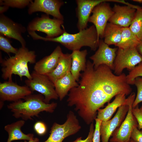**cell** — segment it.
<instances>
[{"label": "cell", "instance_id": "obj_1", "mask_svg": "<svg viewBox=\"0 0 142 142\" xmlns=\"http://www.w3.org/2000/svg\"><path fill=\"white\" fill-rule=\"evenodd\" d=\"M30 34L34 39L59 43L72 51L80 50L84 46L88 47L91 50L95 51L98 46L97 32L94 25L75 34H70L65 31L61 35L53 38L42 37L35 32H31Z\"/></svg>", "mask_w": 142, "mask_h": 142}, {"label": "cell", "instance_id": "obj_2", "mask_svg": "<svg viewBox=\"0 0 142 142\" xmlns=\"http://www.w3.org/2000/svg\"><path fill=\"white\" fill-rule=\"evenodd\" d=\"M23 100H19L7 105V108L13 113L16 118H21L24 120L32 119V117H38L41 112L52 113L57 106L54 102L47 104L44 101V97L41 94H32L26 96Z\"/></svg>", "mask_w": 142, "mask_h": 142}, {"label": "cell", "instance_id": "obj_3", "mask_svg": "<svg viewBox=\"0 0 142 142\" xmlns=\"http://www.w3.org/2000/svg\"><path fill=\"white\" fill-rule=\"evenodd\" d=\"M36 55L34 51L29 50L26 47L19 48L14 56L0 59L2 67V77L4 80L13 81L12 75H18L21 80L25 76L28 79L32 78L29 71L28 64L36 63Z\"/></svg>", "mask_w": 142, "mask_h": 142}, {"label": "cell", "instance_id": "obj_4", "mask_svg": "<svg viewBox=\"0 0 142 142\" xmlns=\"http://www.w3.org/2000/svg\"><path fill=\"white\" fill-rule=\"evenodd\" d=\"M81 128L76 116L73 111L70 110L63 124H59L56 122L53 124L49 137L43 142H62L66 138L77 133Z\"/></svg>", "mask_w": 142, "mask_h": 142}, {"label": "cell", "instance_id": "obj_5", "mask_svg": "<svg viewBox=\"0 0 142 142\" xmlns=\"http://www.w3.org/2000/svg\"><path fill=\"white\" fill-rule=\"evenodd\" d=\"M63 23V20L52 19L48 15L43 14L32 20L28 24L27 30L28 32H41L46 34V38H53L61 35L65 31L64 27L63 29L61 28Z\"/></svg>", "mask_w": 142, "mask_h": 142}, {"label": "cell", "instance_id": "obj_6", "mask_svg": "<svg viewBox=\"0 0 142 142\" xmlns=\"http://www.w3.org/2000/svg\"><path fill=\"white\" fill-rule=\"evenodd\" d=\"M32 78L25 81L26 85L33 92L37 91L44 97V101L50 103L52 99L57 100L58 96L55 91L54 83L46 75L40 74L33 71L31 74Z\"/></svg>", "mask_w": 142, "mask_h": 142}, {"label": "cell", "instance_id": "obj_7", "mask_svg": "<svg viewBox=\"0 0 142 142\" xmlns=\"http://www.w3.org/2000/svg\"><path fill=\"white\" fill-rule=\"evenodd\" d=\"M142 62V56L136 48L126 49L118 48L114 63V74L120 75L127 69L130 71Z\"/></svg>", "mask_w": 142, "mask_h": 142}, {"label": "cell", "instance_id": "obj_8", "mask_svg": "<svg viewBox=\"0 0 142 142\" xmlns=\"http://www.w3.org/2000/svg\"><path fill=\"white\" fill-rule=\"evenodd\" d=\"M129 96L128 111L123 121L112 134L110 139V142H129L133 129L135 127H138L137 120L132 111V105L135 98V93L132 92Z\"/></svg>", "mask_w": 142, "mask_h": 142}, {"label": "cell", "instance_id": "obj_9", "mask_svg": "<svg viewBox=\"0 0 142 142\" xmlns=\"http://www.w3.org/2000/svg\"><path fill=\"white\" fill-rule=\"evenodd\" d=\"M88 22L93 24L97 30L98 39L103 38V33L107 22L113 13L109 4L107 2H102L93 9Z\"/></svg>", "mask_w": 142, "mask_h": 142}, {"label": "cell", "instance_id": "obj_10", "mask_svg": "<svg viewBox=\"0 0 142 142\" xmlns=\"http://www.w3.org/2000/svg\"><path fill=\"white\" fill-rule=\"evenodd\" d=\"M76 8L78 21L77 27L79 31L87 28L88 19L94 8L98 4L104 2H112L125 4L122 0H77Z\"/></svg>", "mask_w": 142, "mask_h": 142}, {"label": "cell", "instance_id": "obj_11", "mask_svg": "<svg viewBox=\"0 0 142 142\" xmlns=\"http://www.w3.org/2000/svg\"><path fill=\"white\" fill-rule=\"evenodd\" d=\"M32 92L26 85L20 86L8 81L0 83V101L15 102L23 99Z\"/></svg>", "mask_w": 142, "mask_h": 142}, {"label": "cell", "instance_id": "obj_12", "mask_svg": "<svg viewBox=\"0 0 142 142\" xmlns=\"http://www.w3.org/2000/svg\"><path fill=\"white\" fill-rule=\"evenodd\" d=\"M118 108L117 111L111 119L106 121H102L100 128L102 142H108L110 137L116 128L124 120L129 110V103Z\"/></svg>", "mask_w": 142, "mask_h": 142}, {"label": "cell", "instance_id": "obj_13", "mask_svg": "<svg viewBox=\"0 0 142 142\" xmlns=\"http://www.w3.org/2000/svg\"><path fill=\"white\" fill-rule=\"evenodd\" d=\"M98 47L95 53L89 58L93 61L94 68L105 65L113 70L114 62L118 48L110 47L102 39L99 40Z\"/></svg>", "mask_w": 142, "mask_h": 142}, {"label": "cell", "instance_id": "obj_14", "mask_svg": "<svg viewBox=\"0 0 142 142\" xmlns=\"http://www.w3.org/2000/svg\"><path fill=\"white\" fill-rule=\"evenodd\" d=\"M64 3L63 1L59 0H35L28 6V13L31 14L36 12H42L54 18L63 20L60 9Z\"/></svg>", "mask_w": 142, "mask_h": 142}, {"label": "cell", "instance_id": "obj_15", "mask_svg": "<svg viewBox=\"0 0 142 142\" xmlns=\"http://www.w3.org/2000/svg\"><path fill=\"white\" fill-rule=\"evenodd\" d=\"M26 31L22 24L13 21L2 14L0 16V34L7 37L19 41L22 47H26V42L22 36Z\"/></svg>", "mask_w": 142, "mask_h": 142}, {"label": "cell", "instance_id": "obj_16", "mask_svg": "<svg viewBox=\"0 0 142 142\" xmlns=\"http://www.w3.org/2000/svg\"><path fill=\"white\" fill-rule=\"evenodd\" d=\"M113 13L108 22L122 27H129L134 17L136 9L128 6L115 4L112 8Z\"/></svg>", "mask_w": 142, "mask_h": 142}, {"label": "cell", "instance_id": "obj_17", "mask_svg": "<svg viewBox=\"0 0 142 142\" xmlns=\"http://www.w3.org/2000/svg\"><path fill=\"white\" fill-rule=\"evenodd\" d=\"M62 53L60 47L57 46L50 55L35 63L34 71L37 73L45 75L51 72L57 66L59 57Z\"/></svg>", "mask_w": 142, "mask_h": 142}, {"label": "cell", "instance_id": "obj_18", "mask_svg": "<svg viewBox=\"0 0 142 142\" xmlns=\"http://www.w3.org/2000/svg\"><path fill=\"white\" fill-rule=\"evenodd\" d=\"M126 96L124 93L116 95L114 100L111 103H108L104 108L98 110L97 118L103 121L110 120L118 108L128 103L129 97L126 98Z\"/></svg>", "mask_w": 142, "mask_h": 142}, {"label": "cell", "instance_id": "obj_19", "mask_svg": "<svg viewBox=\"0 0 142 142\" xmlns=\"http://www.w3.org/2000/svg\"><path fill=\"white\" fill-rule=\"evenodd\" d=\"M71 54L64 53L60 56L57 66L51 72L46 74L54 83L58 79L70 72L72 66Z\"/></svg>", "mask_w": 142, "mask_h": 142}, {"label": "cell", "instance_id": "obj_20", "mask_svg": "<svg viewBox=\"0 0 142 142\" xmlns=\"http://www.w3.org/2000/svg\"><path fill=\"white\" fill-rule=\"evenodd\" d=\"M87 54L86 49L82 51L73 50L71 53L72 63L70 72L77 82L80 80L81 74L80 72H83L86 69L87 61L86 58Z\"/></svg>", "mask_w": 142, "mask_h": 142}, {"label": "cell", "instance_id": "obj_21", "mask_svg": "<svg viewBox=\"0 0 142 142\" xmlns=\"http://www.w3.org/2000/svg\"><path fill=\"white\" fill-rule=\"evenodd\" d=\"M77 82L70 72L55 82V89L60 101L68 94L70 89L78 86Z\"/></svg>", "mask_w": 142, "mask_h": 142}, {"label": "cell", "instance_id": "obj_22", "mask_svg": "<svg viewBox=\"0 0 142 142\" xmlns=\"http://www.w3.org/2000/svg\"><path fill=\"white\" fill-rule=\"evenodd\" d=\"M25 123V120H21L5 126L4 129L8 133V137L7 142L18 140L29 141L34 138V134H25L21 130Z\"/></svg>", "mask_w": 142, "mask_h": 142}, {"label": "cell", "instance_id": "obj_23", "mask_svg": "<svg viewBox=\"0 0 142 142\" xmlns=\"http://www.w3.org/2000/svg\"><path fill=\"white\" fill-rule=\"evenodd\" d=\"M122 28L116 24L108 22L103 33L105 43L109 46L114 45L116 46L121 40Z\"/></svg>", "mask_w": 142, "mask_h": 142}, {"label": "cell", "instance_id": "obj_24", "mask_svg": "<svg viewBox=\"0 0 142 142\" xmlns=\"http://www.w3.org/2000/svg\"><path fill=\"white\" fill-rule=\"evenodd\" d=\"M140 41L129 27H122L121 40L116 46L122 49L136 48Z\"/></svg>", "mask_w": 142, "mask_h": 142}, {"label": "cell", "instance_id": "obj_25", "mask_svg": "<svg viewBox=\"0 0 142 142\" xmlns=\"http://www.w3.org/2000/svg\"><path fill=\"white\" fill-rule=\"evenodd\" d=\"M129 28L140 40L142 39V7L136 9L133 21Z\"/></svg>", "mask_w": 142, "mask_h": 142}, {"label": "cell", "instance_id": "obj_26", "mask_svg": "<svg viewBox=\"0 0 142 142\" xmlns=\"http://www.w3.org/2000/svg\"><path fill=\"white\" fill-rule=\"evenodd\" d=\"M32 0H0V6H5L12 8H22L29 6Z\"/></svg>", "mask_w": 142, "mask_h": 142}, {"label": "cell", "instance_id": "obj_27", "mask_svg": "<svg viewBox=\"0 0 142 142\" xmlns=\"http://www.w3.org/2000/svg\"><path fill=\"white\" fill-rule=\"evenodd\" d=\"M142 77V62L139 64L126 75V81L129 84L133 85L135 79Z\"/></svg>", "mask_w": 142, "mask_h": 142}, {"label": "cell", "instance_id": "obj_28", "mask_svg": "<svg viewBox=\"0 0 142 142\" xmlns=\"http://www.w3.org/2000/svg\"><path fill=\"white\" fill-rule=\"evenodd\" d=\"M0 49L8 54L12 53L15 54L18 49L13 47L9 40L3 36L0 35Z\"/></svg>", "mask_w": 142, "mask_h": 142}, {"label": "cell", "instance_id": "obj_29", "mask_svg": "<svg viewBox=\"0 0 142 142\" xmlns=\"http://www.w3.org/2000/svg\"><path fill=\"white\" fill-rule=\"evenodd\" d=\"M134 84L137 88V93L132 105L133 108H135L139 104L142 102V77L136 78L134 81Z\"/></svg>", "mask_w": 142, "mask_h": 142}, {"label": "cell", "instance_id": "obj_30", "mask_svg": "<svg viewBox=\"0 0 142 142\" xmlns=\"http://www.w3.org/2000/svg\"><path fill=\"white\" fill-rule=\"evenodd\" d=\"M94 129L95 128L93 123H92L90 124L89 131L86 138L82 139V137H80L77 138L75 140L71 142H93Z\"/></svg>", "mask_w": 142, "mask_h": 142}, {"label": "cell", "instance_id": "obj_31", "mask_svg": "<svg viewBox=\"0 0 142 142\" xmlns=\"http://www.w3.org/2000/svg\"><path fill=\"white\" fill-rule=\"evenodd\" d=\"M133 114L136 118L138 123V129H142V111L139 108L138 105L134 108H132Z\"/></svg>", "mask_w": 142, "mask_h": 142}, {"label": "cell", "instance_id": "obj_32", "mask_svg": "<svg viewBox=\"0 0 142 142\" xmlns=\"http://www.w3.org/2000/svg\"><path fill=\"white\" fill-rule=\"evenodd\" d=\"M93 138V142H100V125L102 121L96 118Z\"/></svg>", "mask_w": 142, "mask_h": 142}, {"label": "cell", "instance_id": "obj_33", "mask_svg": "<svg viewBox=\"0 0 142 142\" xmlns=\"http://www.w3.org/2000/svg\"><path fill=\"white\" fill-rule=\"evenodd\" d=\"M34 129L36 133L39 135L44 134L47 131V127L45 124L41 121L36 122L34 124Z\"/></svg>", "mask_w": 142, "mask_h": 142}, {"label": "cell", "instance_id": "obj_34", "mask_svg": "<svg viewBox=\"0 0 142 142\" xmlns=\"http://www.w3.org/2000/svg\"><path fill=\"white\" fill-rule=\"evenodd\" d=\"M131 139L134 142H142V129L139 130L135 127L132 132Z\"/></svg>", "mask_w": 142, "mask_h": 142}, {"label": "cell", "instance_id": "obj_35", "mask_svg": "<svg viewBox=\"0 0 142 142\" xmlns=\"http://www.w3.org/2000/svg\"><path fill=\"white\" fill-rule=\"evenodd\" d=\"M136 48L139 53L142 56V39L140 40V42Z\"/></svg>", "mask_w": 142, "mask_h": 142}, {"label": "cell", "instance_id": "obj_36", "mask_svg": "<svg viewBox=\"0 0 142 142\" xmlns=\"http://www.w3.org/2000/svg\"><path fill=\"white\" fill-rule=\"evenodd\" d=\"M9 7L5 6H1L0 8V14H2L3 13L6 12L8 9Z\"/></svg>", "mask_w": 142, "mask_h": 142}, {"label": "cell", "instance_id": "obj_37", "mask_svg": "<svg viewBox=\"0 0 142 142\" xmlns=\"http://www.w3.org/2000/svg\"><path fill=\"white\" fill-rule=\"evenodd\" d=\"M28 141H27L26 140H24V142H38L39 141V139L37 138H33Z\"/></svg>", "mask_w": 142, "mask_h": 142}, {"label": "cell", "instance_id": "obj_38", "mask_svg": "<svg viewBox=\"0 0 142 142\" xmlns=\"http://www.w3.org/2000/svg\"><path fill=\"white\" fill-rule=\"evenodd\" d=\"M133 1L140 3H142V0H133Z\"/></svg>", "mask_w": 142, "mask_h": 142}, {"label": "cell", "instance_id": "obj_39", "mask_svg": "<svg viewBox=\"0 0 142 142\" xmlns=\"http://www.w3.org/2000/svg\"><path fill=\"white\" fill-rule=\"evenodd\" d=\"M129 142H134L133 141V140L131 139Z\"/></svg>", "mask_w": 142, "mask_h": 142}, {"label": "cell", "instance_id": "obj_40", "mask_svg": "<svg viewBox=\"0 0 142 142\" xmlns=\"http://www.w3.org/2000/svg\"><path fill=\"white\" fill-rule=\"evenodd\" d=\"M140 109L142 111V105L141 106V107L140 108Z\"/></svg>", "mask_w": 142, "mask_h": 142}]
</instances>
